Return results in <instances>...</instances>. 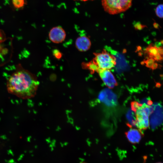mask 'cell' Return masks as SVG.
<instances>
[{"label": "cell", "mask_w": 163, "mask_h": 163, "mask_svg": "<svg viewBox=\"0 0 163 163\" xmlns=\"http://www.w3.org/2000/svg\"><path fill=\"white\" fill-rule=\"evenodd\" d=\"M38 85L35 76L19 65L8 79L7 87L10 93L27 98L34 95Z\"/></svg>", "instance_id": "6da1fadb"}, {"label": "cell", "mask_w": 163, "mask_h": 163, "mask_svg": "<svg viewBox=\"0 0 163 163\" xmlns=\"http://www.w3.org/2000/svg\"><path fill=\"white\" fill-rule=\"evenodd\" d=\"M12 1L13 6L17 9L23 8L27 4L26 0H12Z\"/></svg>", "instance_id": "7c38bea8"}, {"label": "cell", "mask_w": 163, "mask_h": 163, "mask_svg": "<svg viewBox=\"0 0 163 163\" xmlns=\"http://www.w3.org/2000/svg\"><path fill=\"white\" fill-rule=\"evenodd\" d=\"M155 61L153 58L148 57L147 59L144 60L142 62L143 64H145V66L146 67L151 69Z\"/></svg>", "instance_id": "5bb4252c"}, {"label": "cell", "mask_w": 163, "mask_h": 163, "mask_svg": "<svg viewBox=\"0 0 163 163\" xmlns=\"http://www.w3.org/2000/svg\"><path fill=\"white\" fill-rule=\"evenodd\" d=\"M158 48L151 43L145 48V53L148 56V58H153L158 53Z\"/></svg>", "instance_id": "8fae6325"}, {"label": "cell", "mask_w": 163, "mask_h": 163, "mask_svg": "<svg viewBox=\"0 0 163 163\" xmlns=\"http://www.w3.org/2000/svg\"><path fill=\"white\" fill-rule=\"evenodd\" d=\"M92 61L100 69L110 70L116 65L115 56L105 50L101 52L94 53Z\"/></svg>", "instance_id": "277c9868"}, {"label": "cell", "mask_w": 163, "mask_h": 163, "mask_svg": "<svg viewBox=\"0 0 163 163\" xmlns=\"http://www.w3.org/2000/svg\"><path fill=\"white\" fill-rule=\"evenodd\" d=\"M66 36L64 30L60 26L52 28L49 34L50 40L55 43H59L63 42L65 40Z\"/></svg>", "instance_id": "8992f818"}, {"label": "cell", "mask_w": 163, "mask_h": 163, "mask_svg": "<svg viewBox=\"0 0 163 163\" xmlns=\"http://www.w3.org/2000/svg\"><path fill=\"white\" fill-rule=\"evenodd\" d=\"M153 26L156 29H159L160 28H161L160 25L156 22L154 23L153 24Z\"/></svg>", "instance_id": "d6986e66"}, {"label": "cell", "mask_w": 163, "mask_h": 163, "mask_svg": "<svg viewBox=\"0 0 163 163\" xmlns=\"http://www.w3.org/2000/svg\"><path fill=\"white\" fill-rule=\"evenodd\" d=\"M161 163V162H158V163Z\"/></svg>", "instance_id": "44dd1931"}, {"label": "cell", "mask_w": 163, "mask_h": 163, "mask_svg": "<svg viewBox=\"0 0 163 163\" xmlns=\"http://www.w3.org/2000/svg\"><path fill=\"white\" fill-rule=\"evenodd\" d=\"M104 84L108 87L113 88L117 85L116 80L110 70H100L98 72Z\"/></svg>", "instance_id": "52a82bcc"}, {"label": "cell", "mask_w": 163, "mask_h": 163, "mask_svg": "<svg viewBox=\"0 0 163 163\" xmlns=\"http://www.w3.org/2000/svg\"><path fill=\"white\" fill-rule=\"evenodd\" d=\"M160 42L161 43V44L163 45V40H161Z\"/></svg>", "instance_id": "ffe728a7"}, {"label": "cell", "mask_w": 163, "mask_h": 163, "mask_svg": "<svg viewBox=\"0 0 163 163\" xmlns=\"http://www.w3.org/2000/svg\"><path fill=\"white\" fill-rule=\"evenodd\" d=\"M142 131L136 129H131L126 133L127 138L133 144L139 143L142 139Z\"/></svg>", "instance_id": "9c48e42d"}, {"label": "cell", "mask_w": 163, "mask_h": 163, "mask_svg": "<svg viewBox=\"0 0 163 163\" xmlns=\"http://www.w3.org/2000/svg\"><path fill=\"white\" fill-rule=\"evenodd\" d=\"M155 12L158 17L160 18H163V4H160L157 7Z\"/></svg>", "instance_id": "4fadbf2b"}, {"label": "cell", "mask_w": 163, "mask_h": 163, "mask_svg": "<svg viewBox=\"0 0 163 163\" xmlns=\"http://www.w3.org/2000/svg\"><path fill=\"white\" fill-rule=\"evenodd\" d=\"M153 58L155 61H157L158 62H161L163 60V56L158 53Z\"/></svg>", "instance_id": "9a60e30c"}, {"label": "cell", "mask_w": 163, "mask_h": 163, "mask_svg": "<svg viewBox=\"0 0 163 163\" xmlns=\"http://www.w3.org/2000/svg\"><path fill=\"white\" fill-rule=\"evenodd\" d=\"M131 105V110L135 114L136 127L141 131L147 129L149 126V116L153 111V108L145 103L136 101L132 102Z\"/></svg>", "instance_id": "7a4b0ae2"}, {"label": "cell", "mask_w": 163, "mask_h": 163, "mask_svg": "<svg viewBox=\"0 0 163 163\" xmlns=\"http://www.w3.org/2000/svg\"><path fill=\"white\" fill-rule=\"evenodd\" d=\"M98 100L108 106L115 105L117 103L116 95L110 89H105L99 93Z\"/></svg>", "instance_id": "5b68a950"}, {"label": "cell", "mask_w": 163, "mask_h": 163, "mask_svg": "<svg viewBox=\"0 0 163 163\" xmlns=\"http://www.w3.org/2000/svg\"><path fill=\"white\" fill-rule=\"evenodd\" d=\"M75 46L79 51L85 52L90 49L91 42L88 37L83 36L77 38L75 42Z\"/></svg>", "instance_id": "ba28073f"}, {"label": "cell", "mask_w": 163, "mask_h": 163, "mask_svg": "<svg viewBox=\"0 0 163 163\" xmlns=\"http://www.w3.org/2000/svg\"><path fill=\"white\" fill-rule=\"evenodd\" d=\"M128 126L130 127L136 126V120L135 112L131 109H130L126 114Z\"/></svg>", "instance_id": "30bf717a"}, {"label": "cell", "mask_w": 163, "mask_h": 163, "mask_svg": "<svg viewBox=\"0 0 163 163\" xmlns=\"http://www.w3.org/2000/svg\"><path fill=\"white\" fill-rule=\"evenodd\" d=\"M132 0H101V3L104 11L114 15L127 10L131 6Z\"/></svg>", "instance_id": "3957f363"}, {"label": "cell", "mask_w": 163, "mask_h": 163, "mask_svg": "<svg viewBox=\"0 0 163 163\" xmlns=\"http://www.w3.org/2000/svg\"><path fill=\"white\" fill-rule=\"evenodd\" d=\"M161 67V66L160 65L158 64L157 63L154 62L152 65L151 69L152 70H153L157 69V68H159L160 67Z\"/></svg>", "instance_id": "e0dca14e"}, {"label": "cell", "mask_w": 163, "mask_h": 163, "mask_svg": "<svg viewBox=\"0 0 163 163\" xmlns=\"http://www.w3.org/2000/svg\"><path fill=\"white\" fill-rule=\"evenodd\" d=\"M135 25V28L139 30H142L146 27L145 25H142L140 23H137Z\"/></svg>", "instance_id": "2e32d148"}, {"label": "cell", "mask_w": 163, "mask_h": 163, "mask_svg": "<svg viewBox=\"0 0 163 163\" xmlns=\"http://www.w3.org/2000/svg\"><path fill=\"white\" fill-rule=\"evenodd\" d=\"M158 53L163 56V46H161L158 48Z\"/></svg>", "instance_id": "ac0fdd59"}]
</instances>
